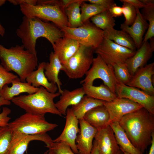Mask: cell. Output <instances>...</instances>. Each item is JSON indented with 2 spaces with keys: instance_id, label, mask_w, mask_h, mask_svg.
<instances>
[{
  "instance_id": "1",
  "label": "cell",
  "mask_w": 154,
  "mask_h": 154,
  "mask_svg": "<svg viewBox=\"0 0 154 154\" xmlns=\"http://www.w3.org/2000/svg\"><path fill=\"white\" fill-rule=\"evenodd\" d=\"M118 123L133 145L144 153L151 144L154 115L142 107L125 115Z\"/></svg>"
},
{
  "instance_id": "2",
  "label": "cell",
  "mask_w": 154,
  "mask_h": 154,
  "mask_svg": "<svg viewBox=\"0 0 154 154\" xmlns=\"http://www.w3.org/2000/svg\"><path fill=\"white\" fill-rule=\"evenodd\" d=\"M16 33L25 48L35 55L37 53L36 46L38 38H46L52 46L64 36L60 29L55 25L38 17L29 18L24 16Z\"/></svg>"
},
{
  "instance_id": "3",
  "label": "cell",
  "mask_w": 154,
  "mask_h": 154,
  "mask_svg": "<svg viewBox=\"0 0 154 154\" xmlns=\"http://www.w3.org/2000/svg\"><path fill=\"white\" fill-rule=\"evenodd\" d=\"M0 60L1 64L7 71L16 73L24 82L38 66L37 55L25 49L22 45L7 48L0 44Z\"/></svg>"
},
{
  "instance_id": "4",
  "label": "cell",
  "mask_w": 154,
  "mask_h": 154,
  "mask_svg": "<svg viewBox=\"0 0 154 154\" xmlns=\"http://www.w3.org/2000/svg\"><path fill=\"white\" fill-rule=\"evenodd\" d=\"M60 95L58 92L51 93L41 86L35 93L15 97L11 101L27 113L35 114L50 113L62 116L54 101V99Z\"/></svg>"
},
{
  "instance_id": "5",
  "label": "cell",
  "mask_w": 154,
  "mask_h": 154,
  "mask_svg": "<svg viewBox=\"0 0 154 154\" xmlns=\"http://www.w3.org/2000/svg\"><path fill=\"white\" fill-rule=\"evenodd\" d=\"M21 13L27 17H38L53 22L60 29L68 27L64 8L60 1L38 0L37 4L20 5Z\"/></svg>"
},
{
  "instance_id": "6",
  "label": "cell",
  "mask_w": 154,
  "mask_h": 154,
  "mask_svg": "<svg viewBox=\"0 0 154 154\" xmlns=\"http://www.w3.org/2000/svg\"><path fill=\"white\" fill-rule=\"evenodd\" d=\"M45 114H35L26 112L9 122L8 126L14 133L26 135L43 134L52 130L58 125L47 121Z\"/></svg>"
},
{
  "instance_id": "7",
  "label": "cell",
  "mask_w": 154,
  "mask_h": 154,
  "mask_svg": "<svg viewBox=\"0 0 154 154\" xmlns=\"http://www.w3.org/2000/svg\"><path fill=\"white\" fill-rule=\"evenodd\" d=\"M64 36L76 40L80 44L95 49L104 38V31L96 26L89 20L76 28L64 27L60 29Z\"/></svg>"
},
{
  "instance_id": "8",
  "label": "cell",
  "mask_w": 154,
  "mask_h": 154,
  "mask_svg": "<svg viewBox=\"0 0 154 154\" xmlns=\"http://www.w3.org/2000/svg\"><path fill=\"white\" fill-rule=\"evenodd\" d=\"M94 51L92 47L80 44L76 53L63 65L62 71L72 79L83 77L92 64Z\"/></svg>"
},
{
  "instance_id": "9",
  "label": "cell",
  "mask_w": 154,
  "mask_h": 154,
  "mask_svg": "<svg viewBox=\"0 0 154 154\" xmlns=\"http://www.w3.org/2000/svg\"><path fill=\"white\" fill-rule=\"evenodd\" d=\"M92 65L85 74V78L80 81V84L93 85L95 80L100 79L113 93L116 94V84L117 80L115 76L113 66L106 64L98 54L94 58Z\"/></svg>"
},
{
  "instance_id": "10",
  "label": "cell",
  "mask_w": 154,
  "mask_h": 154,
  "mask_svg": "<svg viewBox=\"0 0 154 154\" xmlns=\"http://www.w3.org/2000/svg\"><path fill=\"white\" fill-rule=\"evenodd\" d=\"M136 51L120 46L104 38L94 52L99 55L106 64L113 66L116 64L125 63Z\"/></svg>"
},
{
  "instance_id": "11",
  "label": "cell",
  "mask_w": 154,
  "mask_h": 154,
  "mask_svg": "<svg viewBox=\"0 0 154 154\" xmlns=\"http://www.w3.org/2000/svg\"><path fill=\"white\" fill-rule=\"evenodd\" d=\"M116 94L117 97L126 98L139 104L154 115V96L138 88L130 86L118 81L116 84Z\"/></svg>"
},
{
  "instance_id": "12",
  "label": "cell",
  "mask_w": 154,
  "mask_h": 154,
  "mask_svg": "<svg viewBox=\"0 0 154 154\" xmlns=\"http://www.w3.org/2000/svg\"><path fill=\"white\" fill-rule=\"evenodd\" d=\"M104 106L109 114V124L112 122H118L125 115L143 107L130 100L117 97L111 101H105Z\"/></svg>"
},
{
  "instance_id": "13",
  "label": "cell",
  "mask_w": 154,
  "mask_h": 154,
  "mask_svg": "<svg viewBox=\"0 0 154 154\" xmlns=\"http://www.w3.org/2000/svg\"><path fill=\"white\" fill-rule=\"evenodd\" d=\"M66 121L64 128L60 135L54 140V142H62L68 145L73 151L79 153L76 143L80 131L79 120L74 115L71 108H68L66 113Z\"/></svg>"
},
{
  "instance_id": "14",
  "label": "cell",
  "mask_w": 154,
  "mask_h": 154,
  "mask_svg": "<svg viewBox=\"0 0 154 154\" xmlns=\"http://www.w3.org/2000/svg\"><path fill=\"white\" fill-rule=\"evenodd\" d=\"M11 145L9 154H25L30 142L34 140L44 142L49 147L53 140L46 133L34 135L24 134L13 132Z\"/></svg>"
},
{
  "instance_id": "15",
  "label": "cell",
  "mask_w": 154,
  "mask_h": 154,
  "mask_svg": "<svg viewBox=\"0 0 154 154\" xmlns=\"http://www.w3.org/2000/svg\"><path fill=\"white\" fill-rule=\"evenodd\" d=\"M154 62H153L139 68L132 76L127 85L140 88L150 95L154 96Z\"/></svg>"
},
{
  "instance_id": "16",
  "label": "cell",
  "mask_w": 154,
  "mask_h": 154,
  "mask_svg": "<svg viewBox=\"0 0 154 154\" xmlns=\"http://www.w3.org/2000/svg\"><path fill=\"white\" fill-rule=\"evenodd\" d=\"M143 42L135 54L125 62L129 72L133 76L139 68L145 66L151 57L154 51V39L152 38Z\"/></svg>"
},
{
  "instance_id": "17",
  "label": "cell",
  "mask_w": 154,
  "mask_h": 154,
  "mask_svg": "<svg viewBox=\"0 0 154 154\" xmlns=\"http://www.w3.org/2000/svg\"><path fill=\"white\" fill-rule=\"evenodd\" d=\"M94 139L100 154H117L120 149L110 125L98 130Z\"/></svg>"
},
{
  "instance_id": "18",
  "label": "cell",
  "mask_w": 154,
  "mask_h": 154,
  "mask_svg": "<svg viewBox=\"0 0 154 154\" xmlns=\"http://www.w3.org/2000/svg\"><path fill=\"white\" fill-rule=\"evenodd\" d=\"M78 120L80 129L76 140L77 148L81 154H90L93 147V140L98 130L83 118Z\"/></svg>"
},
{
  "instance_id": "19",
  "label": "cell",
  "mask_w": 154,
  "mask_h": 154,
  "mask_svg": "<svg viewBox=\"0 0 154 154\" xmlns=\"http://www.w3.org/2000/svg\"><path fill=\"white\" fill-rule=\"evenodd\" d=\"M136 9L137 16L132 24L128 26L123 23L121 25L120 28L130 36L137 49L142 45L143 36L148 28L149 24L143 17L139 9Z\"/></svg>"
},
{
  "instance_id": "20",
  "label": "cell",
  "mask_w": 154,
  "mask_h": 154,
  "mask_svg": "<svg viewBox=\"0 0 154 154\" xmlns=\"http://www.w3.org/2000/svg\"><path fill=\"white\" fill-rule=\"evenodd\" d=\"M80 45L75 40L64 36L58 39L52 46L54 52L64 65L76 53Z\"/></svg>"
},
{
  "instance_id": "21",
  "label": "cell",
  "mask_w": 154,
  "mask_h": 154,
  "mask_svg": "<svg viewBox=\"0 0 154 154\" xmlns=\"http://www.w3.org/2000/svg\"><path fill=\"white\" fill-rule=\"evenodd\" d=\"M11 84V87L7 84L5 85L0 91V97L10 101L21 94L27 93L31 94L35 93L39 88L34 87L28 83L21 81L19 77L15 79Z\"/></svg>"
},
{
  "instance_id": "22",
  "label": "cell",
  "mask_w": 154,
  "mask_h": 154,
  "mask_svg": "<svg viewBox=\"0 0 154 154\" xmlns=\"http://www.w3.org/2000/svg\"><path fill=\"white\" fill-rule=\"evenodd\" d=\"M59 100L56 103L55 106L62 115L65 116L68 107L78 103L85 95L82 87L72 91L64 89L63 90Z\"/></svg>"
},
{
  "instance_id": "23",
  "label": "cell",
  "mask_w": 154,
  "mask_h": 154,
  "mask_svg": "<svg viewBox=\"0 0 154 154\" xmlns=\"http://www.w3.org/2000/svg\"><path fill=\"white\" fill-rule=\"evenodd\" d=\"M45 63L43 62L40 63L37 69L33 71L27 77L26 82L34 87L39 88L41 86L50 92L56 93L58 89L57 85L50 82L45 75L44 67Z\"/></svg>"
},
{
  "instance_id": "24",
  "label": "cell",
  "mask_w": 154,
  "mask_h": 154,
  "mask_svg": "<svg viewBox=\"0 0 154 154\" xmlns=\"http://www.w3.org/2000/svg\"><path fill=\"white\" fill-rule=\"evenodd\" d=\"M83 118L98 130L109 125V114L104 105L92 109L86 114Z\"/></svg>"
},
{
  "instance_id": "25",
  "label": "cell",
  "mask_w": 154,
  "mask_h": 154,
  "mask_svg": "<svg viewBox=\"0 0 154 154\" xmlns=\"http://www.w3.org/2000/svg\"><path fill=\"white\" fill-rule=\"evenodd\" d=\"M63 68V66L57 56L54 52H51L49 55V62L45 63L44 73L50 82L57 85L58 92L60 94L63 90L61 89L62 83L58 78V75Z\"/></svg>"
},
{
  "instance_id": "26",
  "label": "cell",
  "mask_w": 154,
  "mask_h": 154,
  "mask_svg": "<svg viewBox=\"0 0 154 154\" xmlns=\"http://www.w3.org/2000/svg\"><path fill=\"white\" fill-rule=\"evenodd\" d=\"M109 125L114 132L117 144L121 150L129 154H144L133 145L118 122H112Z\"/></svg>"
},
{
  "instance_id": "27",
  "label": "cell",
  "mask_w": 154,
  "mask_h": 154,
  "mask_svg": "<svg viewBox=\"0 0 154 154\" xmlns=\"http://www.w3.org/2000/svg\"><path fill=\"white\" fill-rule=\"evenodd\" d=\"M85 95L94 99L106 102L111 101L117 97L107 86L104 84L99 86L82 84Z\"/></svg>"
},
{
  "instance_id": "28",
  "label": "cell",
  "mask_w": 154,
  "mask_h": 154,
  "mask_svg": "<svg viewBox=\"0 0 154 154\" xmlns=\"http://www.w3.org/2000/svg\"><path fill=\"white\" fill-rule=\"evenodd\" d=\"M104 31V38L113 41L120 46L136 50L135 43L130 36L124 31L115 29L114 28Z\"/></svg>"
},
{
  "instance_id": "29",
  "label": "cell",
  "mask_w": 154,
  "mask_h": 154,
  "mask_svg": "<svg viewBox=\"0 0 154 154\" xmlns=\"http://www.w3.org/2000/svg\"><path fill=\"white\" fill-rule=\"evenodd\" d=\"M104 102L84 96L78 103L72 106L71 108L79 120L83 118L86 114L92 109L104 105Z\"/></svg>"
},
{
  "instance_id": "30",
  "label": "cell",
  "mask_w": 154,
  "mask_h": 154,
  "mask_svg": "<svg viewBox=\"0 0 154 154\" xmlns=\"http://www.w3.org/2000/svg\"><path fill=\"white\" fill-rule=\"evenodd\" d=\"M85 0H74L65 8L64 11L68 23V27L76 28L81 26L80 6Z\"/></svg>"
},
{
  "instance_id": "31",
  "label": "cell",
  "mask_w": 154,
  "mask_h": 154,
  "mask_svg": "<svg viewBox=\"0 0 154 154\" xmlns=\"http://www.w3.org/2000/svg\"><path fill=\"white\" fill-rule=\"evenodd\" d=\"M142 1L145 6L142 8L141 13L143 18L149 21L148 27L143 39V42L148 41L154 36V0Z\"/></svg>"
},
{
  "instance_id": "32",
  "label": "cell",
  "mask_w": 154,
  "mask_h": 154,
  "mask_svg": "<svg viewBox=\"0 0 154 154\" xmlns=\"http://www.w3.org/2000/svg\"><path fill=\"white\" fill-rule=\"evenodd\" d=\"M90 19L94 24L103 31L114 28L115 25V19L108 10L96 15Z\"/></svg>"
},
{
  "instance_id": "33",
  "label": "cell",
  "mask_w": 154,
  "mask_h": 154,
  "mask_svg": "<svg viewBox=\"0 0 154 154\" xmlns=\"http://www.w3.org/2000/svg\"><path fill=\"white\" fill-rule=\"evenodd\" d=\"M84 1L80 6L81 20L83 23L89 20L91 18L96 15L108 10L105 7L94 4L87 3H85Z\"/></svg>"
},
{
  "instance_id": "34",
  "label": "cell",
  "mask_w": 154,
  "mask_h": 154,
  "mask_svg": "<svg viewBox=\"0 0 154 154\" xmlns=\"http://www.w3.org/2000/svg\"><path fill=\"white\" fill-rule=\"evenodd\" d=\"M13 134L8 125L0 126V154H9Z\"/></svg>"
},
{
  "instance_id": "35",
  "label": "cell",
  "mask_w": 154,
  "mask_h": 154,
  "mask_svg": "<svg viewBox=\"0 0 154 154\" xmlns=\"http://www.w3.org/2000/svg\"><path fill=\"white\" fill-rule=\"evenodd\" d=\"M113 67L115 76L117 80L127 85L130 81L132 76L125 63L116 64Z\"/></svg>"
},
{
  "instance_id": "36",
  "label": "cell",
  "mask_w": 154,
  "mask_h": 154,
  "mask_svg": "<svg viewBox=\"0 0 154 154\" xmlns=\"http://www.w3.org/2000/svg\"><path fill=\"white\" fill-rule=\"evenodd\" d=\"M122 8L123 14L125 18L124 23L128 26L131 25L137 16L136 9L130 3L123 2Z\"/></svg>"
},
{
  "instance_id": "37",
  "label": "cell",
  "mask_w": 154,
  "mask_h": 154,
  "mask_svg": "<svg viewBox=\"0 0 154 154\" xmlns=\"http://www.w3.org/2000/svg\"><path fill=\"white\" fill-rule=\"evenodd\" d=\"M18 76L7 71L0 64V91L5 85L11 83Z\"/></svg>"
},
{
  "instance_id": "38",
  "label": "cell",
  "mask_w": 154,
  "mask_h": 154,
  "mask_svg": "<svg viewBox=\"0 0 154 154\" xmlns=\"http://www.w3.org/2000/svg\"><path fill=\"white\" fill-rule=\"evenodd\" d=\"M54 154H81L74 153L70 147L66 144L62 142H54L48 148Z\"/></svg>"
},
{
  "instance_id": "39",
  "label": "cell",
  "mask_w": 154,
  "mask_h": 154,
  "mask_svg": "<svg viewBox=\"0 0 154 154\" xmlns=\"http://www.w3.org/2000/svg\"><path fill=\"white\" fill-rule=\"evenodd\" d=\"M11 110L7 107L2 108V112L0 113V126H5L8 125L11 118L9 116L11 113Z\"/></svg>"
},
{
  "instance_id": "40",
  "label": "cell",
  "mask_w": 154,
  "mask_h": 154,
  "mask_svg": "<svg viewBox=\"0 0 154 154\" xmlns=\"http://www.w3.org/2000/svg\"><path fill=\"white\" fill-rule=\"evenodd\" d=\"M86 1L89 2L90 3L105 7L108 9L116 4L113 0H86Z\"/></svg>"
},
{
  "instance_id": "41",
  "label": "cell",
  "mask_w": 154,
  "mask_h": 154,
  "mask_svg": "<svg viewBox=\"0 0 154 154\" xmlns=\"http://www.w3.org/2000/svg\"><path fill=\"white\" fill-rule=\"evenodd\" d=\"M108 10L114 17L120 16L123 14L122 7L117 5L116 4L110 8Z\"/></svg>"
},
{
  "instance_id": "42",
  "label": "cell",
  "mask_w": 154,
  "mask_h": 154,
  "mask_svg": "<svg viewBox=\"0 0 154 154\" xmlns=\"http://www.w3.org/2000/svg\"><path fill=\"white\" fill-rule=\"evenodd\" d=\"M8 1L15 5L27 4L33 5H37L38 0H9Z\"/></svg>"
},
{
  "instance_id": "43",
  "label": "cell",
  "mask_w": 154,
  "mask_h": 154,
  "mask_svg": "<svg viewBox=\"0 0 154 154\" xmlns=\"http://www.w3.org/2000/svg\"><path fill=\"white\" fill-rule=\"evenodd\" d=\"M120 1L122 2H124L128 3L133 6L136 9L143 8L145 6V5L142 0H120Z\"/></svg>"
},
{
  "instance_id": "44",
  "label": "cell",
  "mask_w": 154,
  "mask_h": 154,
  "mask_svg": "<svg viewBox=\"0 0 154 154\" xmlns=\"http://www.w3.org/2000/svg\"><path fill=\"white\" fill-rule=\"evenodd\" d=\"M6 0H0V6H1L5 3ZM5 30L4 27L2 26L0 23V35L3 37L5 34Z\"/></svg>"
},
{
  "instance_id": "45",
  "label": "cell",
  "mask_w": 154,
  "mask_h": 154,
  "mask_svg": "<svg viewBox=\"0 0 154 154\" xmlns=\"http://www.w3.org/2000/svg\"><path fill=\"white\" fill-rule=\"evenodd\" d=\"M11 104V102L10 101L6 100L0 97V113L1 111V107L2 106L9 105Z\"/></svg>"
},
{
  "instance_id": "46",
  "label": "cell",
  "mask_w": 154,
  "mask_h": 154,
  "mask_svg": "<svg viewBox=\"0 0 154 154\" xmlns=\"http://www.w3.org/2000/svg\"><path fill=\"white\" fill-rule=\"evenodd\" d=\"M152 141L149 153L147 154H154V132L152 135Z\"/></svg>"
},
{
  "instance_id": "47",
  "label": "cell",
  "mask_w": 154,
  "mask_h": 154,
  "mask_svg": "<svg viewBox=\"0 0 154 154\" xmlns=\"http://www.w3.org/2000/svg\"><path fill=\"white\" fill-rule=\"evenodd\" d=\"M90 154H100L97 148L96 143L94 140L93 142V147Z\"/></svg>"
},
{
  "instance_id": "48",
  "label": "cell",
  "mask_w": 154,
  "mask_h": 154,
  "mask_svg": "<svg viewBox=\"0 0 154 154\" xmlns=\"http://www.w3.org/2000/svg\"><path fill=\"white\" fill-rule=\"evenodd\" d=\"M44 154H54L53 152L50 149L48 150L44 153Z\"/></svg>"
},
{
  "instance_id": "49",
  "label": "cell",
  "mask_w": 154,
  "mask_h": 154,
  "mask_svg": "<svg viewBox=\"0 0 154 154\" xmlns=\"http://www.w3.org/2000/svg\"><path fill=\"white\" fill-rule=\"evenodd\" d=\"M117 154H123V153L122 150L120 149Z\"/></svg>"
},
{
  "instance_id": "50",
  "label": "cell",
  "mask_w": 154,
  "mask_h": 154,
  "mask_svg": "<svg viewBox=\"0 0 154 154\" xmlns=\"http://www.w3.org/2000/svg\"><path fill=\"white\" fill-rule=\"evenodd\" d=\"M122 151L123 152V154H129V153H127L125 152L124 151H123L122 150Z\"/></svg>"
}]
</instances>
